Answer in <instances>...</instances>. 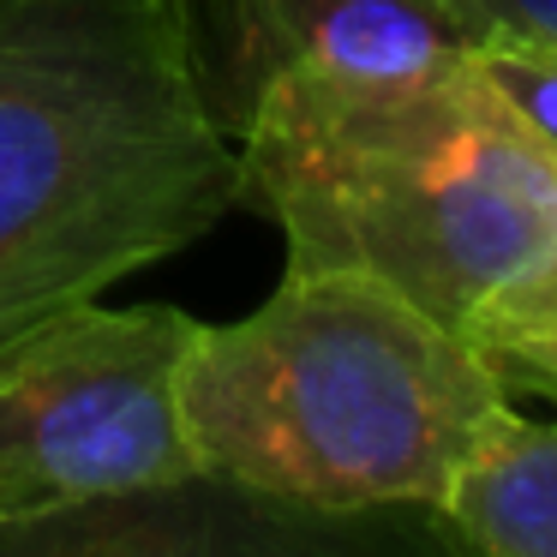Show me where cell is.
<instances>
[{
  "label": "cell",
  "mask_w": 557,
  "mask_h": 557,
  "mask_svg": "<svg viewBox=\"0 0 557 557\" xmlns=\"http://www.w3.org/2000/svg\"><path fill=\"white\" fill-rule=\"evenodd\" d=\"M240 205L288 264L366 270L473 336L557 258V157L473 54L408 73L288 66L234 126Z\"/></svg>",
  "instance_id": "cell-1"
},
{
  "label": "cell",
  "mask_w": 557,
  "mask_h": 557,
  "mask_svg": "<svg viewBox=\"0 0 557 557\" xmlns=\"http://www.w3.org/2000/svg\"><path fill=\"white\" fill-rule=\"evenodd\" d=\"M240 210L186 0H0V330L102 300Z\"/></svg>",
  "instance_id": "cell-2"
},
{
  "label": "cell",
  "mask_w": 557,
  "mask_h": 557,
  "mask_svg": "<svg viewBox=\"0 0 557 557\" xmlns=\"http://www.w3.org/2000/svg\"><path fill=\"white\" fill-rule=\"evenodd\" d=\"M461 330L366 270L288 264L181 360L193 468L324 509L444 504L516 413Z\"/></svg>",
  "instance_id": "cell-3"
},
{
  "label": "cell",
  "mask_w": 557,
  "mask_h": 557,
  "mask_svg": "<svg viewBox=\"0 0 557 557\" xmlns=\"http://www.w3.org/2000/svg\"><path fill=\"white\" fill-rule=\"evenodd\" d=\"M174 306H61L0 342V521L193 473Z\"/></svg>",
  "instance_id": "cell-4"
},
{
  "label": "cell",
  "mask_w": 557,
  "mask_h": 557,
  "mask_svg": "<svg viewBox=\"0 0 557 557\" xmlns=\"http://www.w3.org/2000/svg\"><path fill=\"white\" fill-rule=\"evenodd\" d=\"M0 557H473L444 504L324 509L222 473H174L30 521H0Z\"/></svg>",
  "instance_id": "cell-5"
},
{
  "label": "cell",
  "mask_w": 557,
  "mask_h": 557,
  "mask_svg": "<svg viewBox=\"0 0 557 557\" xmlns=\"http://www.w3.org/2000/svg\"><path fill=\"white\" fill-rule=\"evenodd\" d=\"M186 18L228 138L252 97L288 66L408 73L473 54L480 42V25L456 0H186Z\"/></svg>",
  "instance_id": "cell-6"
},
{
  "label": "cell",
  "mask_w": 557,
  "mask_h": 557,
  "mask_svg": "<svg viewBox=\"0 0 557 557\" xmlns=\"http://www.w3.org/2000/svg\"><path fill=\"white\" fill-rule=\"evenodd\" d=\"M444 509L473 557H557V420L509 413Z\"/></svg>",
  "instance_id": "cell-7"
},
{
  "label": "cell",
  "mask_w": 557,
  "mask_h": 557,
  "mask_svg": "<svg viewBox=\"0 0 557 557\" xmlns=\"http://www.w3.org/2000/svg\"><path fill=\"white\" fill-rule=\"evenodd\" d=\"M468 342L509 389H533V396L557 401V258L533 270L521 288H509L473 324Z\"/></svg>",
  "instance_id": "cell-8"
},
{
  "label": "cell",
  "mask_w": 557,
  "mask_h": 557,
  "mask_svg": "<svg viewBox=\"0 0 557 557\" xmlns=\"http://www.w3.org/2000/svg\"><path fill=\"white\" fill-rule=\"evenodd\" d=\"M473 61L497 85V97L521 114V126L557 157V37L492 25L473 42Z\"/></svg>",
  "instance_id": "cell-9"
},
{
  "label": "cell",
  "mask_w": 557,
  "mask_h": 557,
  "mask_svg": "<svg viewBox=\"0 0 557 557\" xmlns=\"http://www.w3.org/2000/svg\"><path fill=\"white\" fill-rule=\"evenodd\" d=\"M461 13L480 30L492 25H516V30H540V37H557V0H456Z\"/></svg>",
  "instance_id": "cell-10"
},
{
  "label": "cell",
  "mask_w": 557,
  "mask_h": 557,
  "mask_svg": "<svg viewBox=\"0 0 557 557\" xmlns=\"http://www.w3.org/2000/svg\"><path fill=\"white\" fill-rule=\"evenodd\" d=\"M18 330H25V324H18ZM18 330H0V342H7V336H18Z\"/></svg>",
  "instance_id": "cell-11"
}]
</instances>
